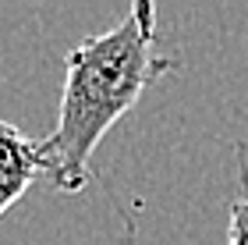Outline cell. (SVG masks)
Instances as JSON below:
<instances>
[{
    "label": "cell",
    "instance_id": "6da1fadb",
    "mask_svg": "<svg viewBox=\"0 0 248 245\" xmlns=\"http://www.w3.org/2000/svg\"><path fill=\"white\" fill-rule=\"evenodd\" d=\"M167 71H177V57L160 47L153 0H135L124 21L67 50L57 125L39 139L43 178L64 196L82 192L103 135Z\"/></svg>",
    "mask_w": 248,
    "mask_h": 245
},
{
    "label": "cell",
    "instance_id": "7a4b0ae2",
    "mask_svg": "<svg viewBox=\"0 0 248 245\" xmlns=\"http://www.w3.org/2000/svg\"><path fill=\"white\" fill-rule=\"evenodd\" d=\"M36 178H43L39 139H29L11 121H0V217L29 192Z\"/></svg>",
    "mask_w": 248,
    "mask_h": 245
},
{
    "label": "cell",
    "instance_id": "3957f363",
    "mask_svg": "<svg viewBox=\"0 0 248 245\" xmlns=\"http://www.w3.org/2000/svg\"><path fill=\"white\" fill-rule=\"evenodd\" d=\"M238 157V196L231 199V228H227V245H248V157L245 146H234Z\"/></svg>",
    "mask_w": 248,
    "mask_h": 245
}]
</instances>
